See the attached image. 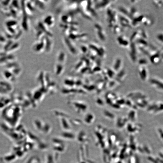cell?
<instances>
[{
	"instance_id": "cell-1",
	"label": "cell",
	"mask_w": 163,
	"mask_h": 163,
	"mask_svg": "<svg viewBox=\"0 0 163 163\" xmlns=\"http://www.w3.org/2000/svg\"><path fill=\"white\" fill-rule=\"evenodd\" d=\"M152 82H153L154 83L157 84V85H159V87H161V88L163 89V84L160 83V82H158V81H156L155 80H153Z\"/></svg>"
},
{
	"instance_id": "cell-2",
	"label": "cell",
	"mask_w": 163,
	"mask_h": 163,
	"mask_svg": "<svg viewBox=\"0 0 163 163\" xmlns=\"http://www.w3.org/2000/svg\"><path fill=\"white\" fill-rule=\"evenodd\" d=\"M149 159L150 161H152V162H154V163H157L156 161H154L155 160H154V159L153 158H151V157H149Z\"/></svg>"
},
{
	"instance_id": "cell-3",
	"label": "cell",
	"mask_w": 163,
	"mask_h": 163,
	"mask_svg": "<svg viewBox=\"0 0 163 163\" xmlns=\"http://www.w3.org/2000/svg\"><path fill=\"white\" fill-rule=\"evenodd\" d=\"M159 132H160L161 133V137H162V138L163 139V132L161 130H159Z\"/></svg>"
}]
</instances>
